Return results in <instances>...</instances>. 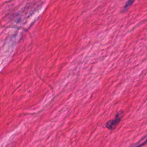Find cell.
Masks as SVG:
<instances>
[{"instance_id": "1", "label": "cell", "mask_w": 147, "mask_h": 147, "mask_svg": "<svg viewBox=\"0 0 147 147\" xmlns=\"http://www.w3.org/2000/svg\"><path fill=\"white\" fill-rule=\"evenodd\" d=\"M123 115V111H121L118 112L116 114L115 118L113 119L110 120L106 122V127L108 129L114 130L116 127V126L118 125V124L120 122Z\"/></svg>"}, {"instance_id": "2", "label": "cell", "mask_w": 147, "mask_h": 147, "mask_svg": "<svg viewBox=\"0 0 147 147\" xmlns=\"http://www.w3.org/2000/svg\"><path fill=\"white\" fill-rule=\"evenodd\" d=\"M134 1V0H127V1L126 2V4L125 5V6H124V7H123V9H122V12H125V11H126L128 9V8H129L130 6L132 5V4L133 3Z\"/></svg>"}, {"instance_id": "3", "label": "cell", "mask_w": 147, "mask_h": 147, "mask_svg": "<svg viewBox=\"0 0 147 147\" xmlns=\"http://www.w3.org/2000/svg\"><path fill=\"white\" fill-rule=\"evenodd\" d=\"M146 144H147V138L145 140V141H144L143 142H142V143H141L140 144H139L138 145H137V146H134V147H142V146H144V145H145Z\"/></svg>"}]
</instances>
